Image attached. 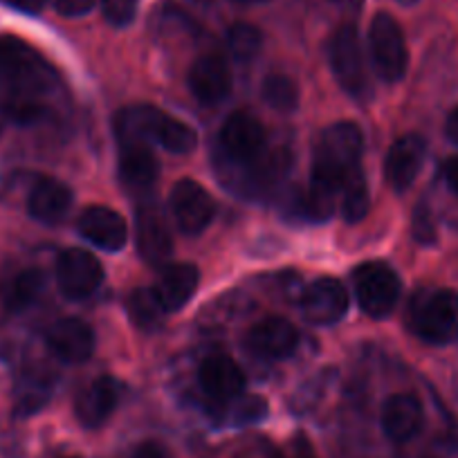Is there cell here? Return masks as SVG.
<instances>
[{"label": "cell", "mask_w": 458, "mask_h": 458, "mask_svg": "<svg viewBox=\"0 0 458 458\" xmlns=\"http://www.w3.org/2000/svg\"><path fill=\"white\" fill-rule=\"evenodd\" d=\"M169 209L182 234L198 236L214 220L216 202L211 193L196 180H180L171 189Z\"/></svg>", "instance_id": "obj_8"}, {"label": "cell", "mask_w": 458, "mask_h": 458, "mask_svg": "<svg viewBox=\"0 0 458 458\" xmlns=\"http://www.w3.org/2000/svg\"><path fill=\"white\" fill-rule=\"evenodd\" d=\"M101 281H104V267L97 261V257H92L86 250H65L56 259V285L70 301L90 297L99 288Z\"/></svg>", "instance_id": "obj_10"}, {"label": "cell", "mask_w": 458, "mask_h": 458, "mask_svg": "<svg viewBox=\"0 0 458 458\" xmlns=\"http://www.w3.org/2000/svg\"><path fill=\"white\" fill-rule=\"evenodd\" d=\"M301 312L310 324L333 326L342 321L349 312L351 299L349 290L344 288L342 281L333 276H319L301 294Z\"/></svg>", "instance_id": "obj_11"}, {"label": "cell", "mask_w": 458, "mask_h": 458, "mask_svg": "<svg viewBox=\"0 0 458 458\" xmlns=\"http://www.w3.org/2000/svg\"><path fill=\"white\" fill-rule=\"evenodd\" d=\"M198 382L202 394L216 403H232L245 389L243 371L227 355H209L198 369Z\"/></svg>", "instance_id": "obj_18"}, {"label": "cell", "mask_w": 458, "mask_h": 458, "mask_svg": "<svg viewBox=\"0 0 458 458\" xmlns=\"http://www.w3.org/2000/svg\"><path fill=\"white\" fill-rule=\"evenodd\" d=\"M407 326L418 339L434 346L458 342V293L449 288H425L413 294Z\"/></svg>", "instance_id": "obj_3"}, {"label": "cell", "mask_w": 458, "mask_h": 458, "mask_svg": "<svg viewBox=\"0 0 458 458\" xmlns=\"http://www.w3.org/2000/svg\"><path fill=\"white\" fill-rule=\"evenodd\" d=\"M77 229L88 243L97 245L106 252H120L129 241L126 220L117 211L104 205L86 207L79 216Z\"/></svg>", "instance_id": "obj_13"}, {"label": "cell", "mask_w": 458, "mask_h": 458, "mask_svg": "<svg viewBox=\"0 0 458 458\" xmlns=\"http://www.w3.org/2000/svg\"><path fill=\"white\" fill-rule=\"evenodd\" d=\"M443 178L447 182V187L458 196V157H452V160L445 162Z\"/></svg>", "instance_id": "obj_34"}, {"label": "cell", "mask_w": 458, "mask_h": 458, "mask_svg": "<svg viewBox=\"0 0 458 458\" xmlns=\"http://www.w3.org/2000/svg\"><path fill=\"white\" fill-rule=\"evenodd\" d=\"M5 5L14 7V10L23 12V14H38L46 5V0H3Z\"/></svg>", "instance_id": "obj_33"}, {"label": "cell", "mask_w": 458, "mask_h": 458, "mask_svg": "<svg viewBox=\"0 0 458 458\" xmlns=\"http://www.w3.org/2000/svg\"><path fill=\"white\" fill-rule=\"evenodd\" d=\"M294 458H315V454L310 452V447H306V445H303V447L297 449V454H294Z\"/></svg>", "instance_id": "obj_36"}, {"label": "cell", "mask_w": 458, "mask_h": 458, "mask_svg": "<svg viewBox=\"0 0 458 458\" xmlns=\"http://www.w3.org/2000/svg\"><path fill=\"white\" fill-rule=\"evenodd\" d=\"M364 135L353 122H337L321 131L315 144L310 182L299 198V211L308 220H326L337 207L344 178L360 166Z\"/></svg>", "instance_id": "obj_1"}, {"label": "cell", "mask_w": 458, "mask_h": 458, "mask_svg": "<svg viewBox=\"0 0 458 458\" xmlns=\"http://www.w3.org/2000/svg\"><path fill=\"white\" fill-rule=\"evenodd\" d=\"M395 3H400V5H404V7H409V5H416L418 0H395Z\"/></svg>", "instance_id": "obj_38"}, {"label": "cell", "mask_w": 458, "mask_h": 458, "mask_svg": "<svg viewBox=\"0 0 458 458\" xmlns=\"http://www.w3.org/2000/svg\"><path fill=\"white\" fill-rule=\"evenodd\" d=\"M189 90L200 104L218 106L232 92V72L223 56L205 55L189 70Z\"/></svg>", "instance_id": "obj_16"}, {"label": "cell", "mask_w": 458, "mask_h": 458, "mask_svg": "<svg viewBox=\"0 0 458 458\" xmlns=\"http://www.w3.org/2000/svg\"><path fill=\"white\" fill-rule=\"evenodd\" d=\"M72 207V191L68 184L55 178H41L28 196V211L43 225H55L68 216Z\"/></svg>", "instance_id": "obj_22"}, {"label": "cell", "mask_w": 458, "mask_h": 458, "mask_svg": "<svg viewBox=\"0 0 458 458\" xmlns=\"http://www.w3.org/2000/svg\"><path fill=\"white\" fill-rule=\"evenodd\" d=\"M339 207L346 223H360L371 209V196H369V184L364 178V171L355 166L339 189Z\"/></svg>", "instance_id": "obj_24"}, {"label": "cell", "mask_w": 458, "mask_h": 458, "mask_svg": "<svg viewBox=\"0 0 458 458\" xmlns=\"http://www.w3.org/2000/svg\"><path fill=\"white\" fill-rule=\"evenodd\" d=\"M250 351L266 360H285L297 351L299 333L284 317H267L248 330Z\"/></svg>", "instance_id": "obj_15"}, {"label": "cell", "mask_w": 458, "mask_h": 458, "mask_svg": "<svg viewBox=\"0 0 458 458\" xmlns=\"http://www.w3.org/2000/svg\"><path fill=\"white\" fill-rule=\"evenodd\" d=\"M337 5H344V7H355L360 3V0H335Z\"/></svg>", "instance_id": "obj_37"}, {"label": "cell", "mask_w": 458, "mask_h": 458, "mask_svg": "<svg viewBox=\"0 0 458 458\" xmlns=\"http://www.w3.org/2000/svg\"><path fill=\"white\" fill-rule=\"evenodd\" d=\"M52 10L68 19H77V16H86L88 12L95 7V0H47Z\"/></svg>", "instance_id": "obj_31"}, {"label": "cell", "mask_w": 458, "mask_h": 458, "mask_svg": "<svg viewBox=\"0 0 458 458\" xmlns=\"http://www.w3.org/2000/svg\"><path fill=\"white\" fill-rule=\"evenodd\" d=\"M263 37L254 25L236 23L227 30V50L236 61H252L261 52Z\"/></svg>", "instance_id": "obj_28"}, {"label": "cell", "mask_w": 458, "mask_h": 458, "mask_svg": "<svg viewBox=\"0 0 458 458\" xmlns=\"http://www.w3.org/2000/svg\"><path fill=\"white\" fill-rule=\"evenodd\" d=\"M261 95L270 108L279 110V113H293L299 106V88L285 74H270L263 79Z\"/></svg>", "instance_id": "obj_26"}, {"label": "cell", "mask_w": 458, "mask_h": 458, "mask_svg": "<svg viewBox=\"0 0 458 458\" xmlns=\"http://www.w3.org/2000/svg\"><path fill=\"white\" fill-rule=\"evenodd\" d=\"M239 3H261V0H239Z\"/></svg>", "instance_id": "obj_39"}, {"label": "cell", "mask_w": 458, "mask_h": 458, "mask_svg": "<svg viewBox=\"0 0 458 458\" xmlns=\"http://www.w3.org/2000/svg\"><path fill=\"white\" fill-rule=\"evenodd\" d=\"M131 458H171V454H169V449L165 447V445L148 440V443L140 445V447L135 449V454Z\"/></svg>", "instance_id": "obj_32"}, {"label": "cell", "mask_w": 458, "mask_h": 458, "mask_svg": "<svg viewBox=\"0 0 458 458\" xmlns=\"http://www.w3.org/2000/svg\"><path fill=\"white\" fill-rule=\"evenodd\" d=\"M425 425V409L418 395L394 394L382 409V429L394 443H409Z\"/></svg>", "instance_id": "obj_20"}, {"label": "cell", "mask_w": 458, "mask_h": 458, "mask_svg": "<svg viewBox=\"0 0 458 458\" xmlns=\"http://www.w3.org/2000/svg\"><path fill=\"white\" fill-rule=\"evenodd\" d=\"M198 284H200V272L193 263H174L165 267L160 279L153 285V293L165 312H175L187 306L189 299L196 294Z\"/></svg>", "instance_id": "obj_21"}, {"label": "cell", "mask_w": 458, "mask_h": 458, "mask_svg": "<svg viewBox=\"0 0 458 458\" xmlns=\"http://www.w3.org/2000/svg\"><path fill=\"white\" fill-rule=\"evenodd\" d=\"M0 77L14 88V95H30L47 90L56 74L41 55L23 38L3 34L0 37Z\"/></svg>", "instance_id": "obj_4"}, {"label": "cell", "mask_w": 458, "mask_h": 458, "mask_svg": "<svg viewBox=\"0 0 458 458\" xmlns=\"http://www.w3.org/2000/svg\"><path fill=\"white\" fill-rule=\"evenodd\" d=\"M135 225H138L140 257L151 263V266H162L171 257L174 241H171L169 225H166L160 207L153 205V202L140 207L138 216H135Z\"/></svg>", "instance_id": "obj_19"}, {"label": "cell", "mask_w": 458, "mask_h": 458, "mask_svg": "<svg viewBox=\"0 0 458 458\" xmlns=\"http://www.w3.org/2000/svg\"><path fill=\"white\" fill-rule=\"evenodd\" d=\"M122 395V385L114 377L104 376L97 377L95 382L86 386V389L79 391L77 403H74V413H77V420L81 422V427L86 429H97V427L104 425L113 411L120 404Z\"/></svg>", "instance_id": "obj_17"}, {"label": "cell", "mask_w": 458, "mask_h": 458, "mask_svg": "<svg viewBox=\"0 0 458 458\" xmlns=\"http://www.w3.org/2000/svg\"><path fill=\"white\" fill-rule=\"evenodd\" d=\"M114 133H117L120 144L156 142L165 151L175 153V156H187L198 144V135L191 126L148 104L129 106V108L120 110L114 117Z\"/></svg>", "instance_id": "obj_2"}, {"label": "cell", "mask_w": 458, "mask_h": 458, "mask_svg": "<svg viewBox=\"0 0 458 458\" xmlns=\"http://www.w3.org/2000/svg\"><path fill=\"white\" fill-rule=\"evenodd\" d=\"M218 144L225 160L232 165L248 166L261 157L263 148H266V131L252 114L234 113L225 120Z\"/></svg>", "instance_id": "obj_9"}, {"label": "cell", "mask_w": 458, "mask_h": 458, "mask_svg": "<svg viewBox=\"0 0 458 458\" xmlns=\"http://www.w3.org/2000/svg\"><path fill=\"white\" fill-rule=\"evenodd\" d=\"M328 64L335 81L353 99H367L369 77L364 65V50L355 25H342L335 30L328 43Z\"/></svg>", "instance_id": "obj_5"}, {"label": "cell", "mask_w": 458, "mask_h": 458, "mask_svg": "<svg viewBox=\"0 0 458 458\" xmlns=\"http://www.w3.org/2000/svg\"><path fill=\"white\" fill-rule=\"evenodd\" d=\"M126 310L133 324L142 330H153L165 319V308L157 301L153 288H138L126 299Z\"/></svg>", "instance_id": "obj_25"}, {"label": "cell", "mask_w": 458, "mask_h": 458, "mask_svg": "<svg viewBox=\"0 0 458 458\" xmlns=\"http://www.w3.org/2000/svg\"><path fill=\"white\" fill-rule=\"evenodd\" d=\"M46 288V275L41 270H25L12 284L10 294H7V308L14 312L25 310L41 297Z\"/></svg>", "instance_id": "obj_27"}, {"label": "cell", "mask_w": 458, "mask_h": 458, "mask_svg": "<svg viewBox=\"0 0 458 458\" xmlns=\"http://www.w3.org/2000/svg\"><path fill=\"white\" fill-rule=\"evenodd\" d=\"M445 135L452 144L458 147V106L447 114V122H445Z\"/></svg>", "instance_id": "obj_35"}, {"label": "cell", "mask_w": 458, "mask_h": 458, "mask_svg": "<svg viewBox=\"0 0 458 458\" xmlns=\"http://www.w3.org/2000/svg\"><path fill=\"white\" fill-rule=\"evenodd\" d=\"M353 288L358 306L373 319H385L391 315L403 293L398 272L380 261L362 263L353 272Z\"/></svg>", "instance_id": "obj_7"}, {"label": "cell", "mask_w": 458, "mask_h": 458, "mask_svg": "<svg viewBox=\"0 0 458 458\" xmlns=\"http://www.w3.org/2000/svg\"><path fill=\"white\" fill-rule=\"evenodd\" d=\"M120 178L122 182L135 191L153 187L160 174L156 156L151 151V144L147 142H129L120 144Z\"/></svg>", "instance_id": "obj_23"}, {"label": "cell", "mask_w": 458, "mask_h": 458, "mask_svg": "<svg viewBox=\"0 0 458 458\" xmlns=\"http://www.w3.org/2000/svg\"><path fill=\"white\" fill-rule=\"evenodd\" d=\"M427 157V142L422 135L407 133L391 144L385 157V178L395 193L413 187Z\"/></svg>", "instance_id": "obj_12"}, {"label": "cell", "mask_w": 458, "mask_h": 458, "mask_svg": "<svg viewBox=\"0 0 458 458\" xmlns=\"http://www.w3.org/2000/svg\"><path fill=\"white\" fill-rule=\"evenodd\" d=\"M413 239L418 241V243L422 245H431L436 241V223L434 218H431V211L429 207L420 205L416 209V214H413Z\"/></svg>", "instance_id": "obj_30"}, {"label": "cell", "mask_w": 458, "mask_h": 458, "mask_svg": "<svg viewBox=\"0 0 458 458\" xmlns=\"http://www.w3.org/2000/svg\"><path fill=\"white\" fill-rule=\"evenodd\" d=\"M46 342L52 353L68 364H83L95 353V333L79 317H64L50 326Z\"/></svg>", "instance_id": "obj_14"}, {"label": "cell", "mask_w": 458, "mask_h": 458, "mask_svg": "<svg viewBox=\"0 0 458 458\" xmlns=\"http://www.w3.org/2000/svg\"><path fill=\"white\" fill-rule=\"evenodd\" d=\"M101 14L113 28H126L138 16V0H101Z\"/></svg>", "instance_id": "obj_29"}, {"label": "cell", "mask_w": 458, "mask_h": 458, "mask_svg": "<svg viewBox=\"0 0 458 458\" xmlns=\"http://www.w3.org/2000/svg\"><path fill=\"white\" fill-rule=\"evenodd\" d=\"M369 52H371L373 70L385 83H398L407 74L409 50L404 32L391 14H380L371 21L369 28Z\"/></svg>", "instance_id": "obj_6"}]
</instances>
